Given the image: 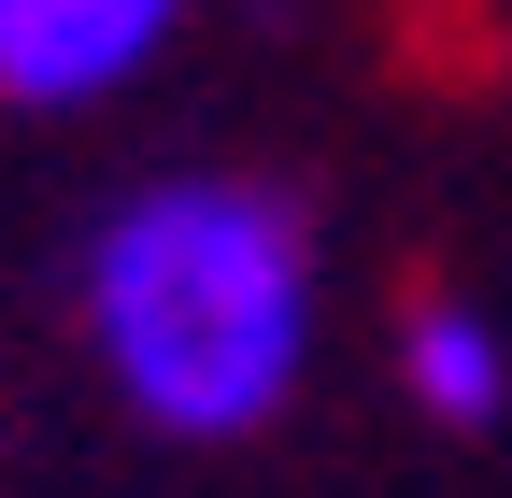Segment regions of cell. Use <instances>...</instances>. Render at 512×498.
<instances>
[{"label":"cell","instance_id":"1","mask_svg":"<svg viewBox=\"0 0 512 498\" xmlns=\"http://www.w3.org/2000/svg\"><path fill=\"white\" fill-rule=\"evenodd\" d=\"M86 342L157 442H256L313 370V228L285 185L171 171L86 242Z\"/></svg>","mask_w":512,"mask_h":498},{"label":"cell","instance_id":"2","mask_svg":"<svg viewBox=\"0 0 512 498\" xmlns=\"http://www.w3.org/2000/svg\"><path fill=\"white\" fill-rule=\"evenodd\" d=\"M185 29V0H0V100L15 114H86Z\"/></svg>","mask_w":512,"mask_h":498},{"label":"cell","instance_id":"3","mask_svg":"<svg viewBox=\"0 0 512 498\" xmlns=\"http://www.w3.org/2000/svg\"><path fill=\"white\" fill-rule=\"evenodd\" d=\"M399 385L441 427H498L512 413V342L470 314V299H413V314H399Z\"/></svg>","mask_w":512,"mask_h":498}]
</instances>
